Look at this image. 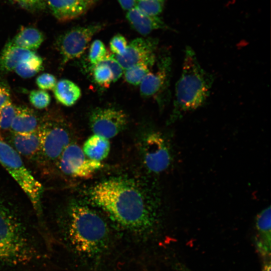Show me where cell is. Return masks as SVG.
<instances>
[{"mask_svg": "<svg viewBox=\"0 0 271 271\" xmlns=\"http://www.w3.org/2000/svg\"><path fill=\"white\" fill-rule=\"evenodd\" d=\"M38 255L34 239L19 210L0 194V264L27 263Z\"/></svg>", "mask_w": 271, "mask_h": 271, "instance_id": "obj_4", "label": "cell"}, {"mask_svg": "<svg viewBox=\"0 0 271 271\" xmlns=\"http://www.w3.org/2000/svg\"><path fill=\"white\" fill-rule=\"evenodd\" d=\"M54 17L66 22L82 15L89 7L84 0H46Z\"/></svg>", "mask_w": 271, "mask_h": 271, "instance_id": "obj_15", "label": "cell"}, {"mask_svg": "<svg viewBox=\"0 0 271 271\" xmlns=\"http://www.w3.org/2000/svg\"><path fill=\"white\" fill-rule=\"evenodd\" d=\"M90 196L113 221L129 232L146 235L154 227V209L144 192L130 179L117 177L103 181L91 189Z\"/></svg>", "mask_w": 271, "mask_h": 271, "instance_id": "obj_1", "label": "cell"}, {"mask_svg": "<svg viewBox=\"0 0 271 271\" xmlns=\"http://www.w3.org/2000/svg\"><path fill=\"white\" fill-rule=\"evenodd\" d=\"M16 109V106L11 101L0 107V140H2L3 134L10 131Z\"/></svg>", "mask_w": 271, "mask_h": 271, "instance_id": "obj_22", "label": "cell"}, {"mask_svg": "<svg viewBox=\"0 0 271 271\" xmlns=\"http://www.w3.org/2000/svg\"><path fill=\"white\" fill-rule=\"evenodd\" d=\"M43 64L42 57L34 52L29 57L21 62L14 71L21 77L31 78L43 69Z\"/></svg>", "mask_w": 271, "mask_h": 271, "instance_id": "obj_21", "label": "cell"}, {"mask_svg": "<svg viewBox=\"0 0 271 271\" xmlns=\"http://www.w3.org/2000/svg\"><path fill=\"white\" fill-rule=\"evenodd\" d=\"M156 61L157 70L154 72L149 71L140 83V93L144 97H154L160 108L163 109L170 98L172 61L170 52L162 51Z\"/></svg>", "mask_w": 271, "mask_h": 271, "instance_id": "obj_7", "label": "cell"}, {"mask_svg": "<svg viewBox=\"0 0 271 271\" xmlns=\"http://www.w3.org/2000/svg\"><path fill=\"white\" fill-rule=\"evenodd\" d=\"M44 40L42 32L33 27H22L8 42L12 46L34 51Z\"/></svg>", "mask_w": 271, "mask_h": 271, "instance_id": "obj_17", "label": "cell"}, {"mask_svg": "<svg viewBox=\"0 0 271 271\" xmlns=\"http://www.w3.org/2000/svg\"><path fill=\"white\" fill-rule=\"evenodd\" d=\"M270 207L268 206L259 212L256 218V227L262 239H270Z\"/></svg>", "mask_w": 271, "mask_h": 271, "instance_id": "obj_24", "label": "cell"}, {"mask_svg": "<svg viewBox=\"0 0 271 271\" xmlns=\"http://www.w3.org/2000/svg\"><path fill=\"white\" fill-rule=\"evenodd\" d=\"M22 8L30 11L42 9L44 6L45 0H10Z\"/></svg>", "mask_w": 271, "mask_h": 271, "instance_id": "obj_32", "label": "cell"}, {"mask_svg": "<svg viewBox=\"0 0 271 271\" xmlns=\"http://www.w3.org/2000/svg\"><path fill=\"white\" fill-rule=\"evenodd\" d=\"M29 98L31 104L39 109L46 108L51 102V96L46 91L41 89L31 91Z\"/></svg>", "mask_w": 271, "mask_h": 271, "instance_id": "obj_28", "label": "cell"}, {"mask_svg": "<svg viewBox=\"0 0 271 271\" xmlns=\"http://www.w3.org/2000/svg\"><path fill=\"white\" fill-rule=\"evenodd\" d=\"M143 157L148 170L155 174L161 173L170 166L171 149L161 133L153 131L147 135L143 143Z\"/></svg>", "mask_w": 271, "mask_h": 271, "instance_id": "obj_10", "label": "cell"}, {"mask_svg": "<svg viewBox=\"0 0 271 271\" xmlns=\"http://www.w3.org/2000/svg\"><path fill=\"white\" fill-rule=\"evenodd\" d=\"M61 227L67 244L83 259L99 260L109 248L110 237L106 222L96 212L81 203H70Z\"/></svg>", "mask_w": 271, "mask_h": 271, "instance_id": "obj_2", "label": "cell"}, {"mask_svg": "<svg viewBox=\"0 0 271 271\" xmlns=\"http://www.w3.org/2000/svg\"><path fill=\"white\" fill-rule=\"evenodd\" d=\"M36 83L41 90H53L56 85L57 80L53 75L45 73L37 77Z\"/></svg>", "mask_w": 271, "mask_h": 271, "instance_id": "obj_30", "label": "cell"}, {"mask_svg": "<svg viewBox=\"0 0 271 271\" xmlns=\"http://www.w3.org/2000/svg\"><path fill=\"white\" fill-rule=\"evenodd\" d=\"M34 52L12 46L8 42L0 53V72L7 73L14 70L21 62Z\"/></svg>", "mask_w": 271, "mask_h": 271, "instance_id": "obj_18", "label": "cell"}, {"mask_svg": "<svg viewBox=\"0 0 271 271\" xmlns=\"http://www.w3.org/2000/svg\"><path fill=\"white\" fill-rule=\"evenodd\" d=\"M150 71V67L145 64H139L125 70L124 78L127 82L133 85L140 84Z\"/></svg>", "mask_w": 271, "mask_h": 271, "instance_id": "obj_26", "label": "cell"}, {"mask_svg": "<svg viewBox=\"0 0 271 271\" xmlns=\"http://www.w3.org/2000/svg\"><path fill=\"white\" fill-rule=\"evenodd\" d=\"M41 118L32 109L25 105L16 106L10 131L16 133H28L37 130Z\"/></svg>", "mask_w": 271, "mask_h": 271, "instance_id": "obj_16", "label": "cell"}, {"mask_svg": "<svg viewBox=\"0 0 271 271\" xmlns=\"http://www.w3.org/2000/svg\"><path fill=\"white\" fill-rule=\"evenodd\" d=\"M126 18L131 27L143 36L158 29H171L161 18L147 15L136 7L127 11Z\"/></svg>", "mask_w": 271, "mask_h": 271, "instance_id": "obj_14", "label": "cell"}, {"mask_svg": "<svg viewBox=\"0 0 271 271\" xmlns=\"http://www.w3.org/2000/svg\"><path fill=\"white\" fill-rule=\"evenodd\" d=\"M110 149V144L108 139L93 134L85 142L82 150L88 158L101 162L108 156Z\"/></svg>", "mask_w": 271, "mask_h": 271, "instance_id": "obj_19", "label": "cell"}, {"mask_svg": "<svg viewBox=\"0 0 271 271\" xmlns=\"http://www.w3.org/2000/svg\"><path fill=\"white\" fill-rule=\"evenodd\" d=\"M100 63L106 64L110 68L113 75V82L116 81L122 76L123 69L114 58L113 55H109Z\"/></svg>", "mask_w": 271, "mask_h": 271, "instance_id": "obj_31", "label": "cell"}, {"mask_svg": "<svg viewBox=\"0 0 271 271\" xmlns=\"http://www.w3.org/2000/svg\"><path fill=\"white\" fill-rule=\"evenodd\" d=\"M0 164L18 184L34 209L42 211L44 188L25 165L21 156L8 143L0 140Z\"/></svg>", "mask_w": 271, "mask_h": 271, "instance_id": "obj_6", "label": "cell"}, {"mask_svg": "<svg viewBox=\"0 0 271 271\" xmlns=\"http://www.w3.org/2000/svg\"><path fill=\"white\" fill-rule=\"evenodd\" d=\"M109 46L111 52L115 55H120L125 52L127 43L125 38L122 35L117 34L111 38Z\"/></svg>", "mask_w": 271, "mask_h": 271, "instance_id": "obj_29", "label": "cell"}, {"mask_svg": "<svg viewBox=\"0 0 271 271\" xmlns=\"http://www.w3.org/2000/svg\"><path fill=\"white\" fill-rule=\"evenodd\" d=\"M104 27V24L100 23L77 26L60 35L56 41L55 46L61 55V66L80 57L92 38Z\"/></svg>", "mask_w": 271, "mask_h": 271, "instance_id": "obj_8", "label": "cell"}, {"mask_svg": "<svg viewBox=\"0 0 271 271\" xmlns=\"http://www.w3.org/2000/svg\"><path fill=\"white\" fill-rule=\"evenodd\" d=\"M92 68L93 78L98 85L107 88L113 82L112 72L107 65L99 63Z\"/></svg>", "mask_w": 271, "mask_h": 271, "instance_id": "obj_23", "label": "cell"}, {"mask_svg": "<svg viewBox=\"0 0 271 271\" xmlns=\"http://www.w3.org/2000/svg\"><path fill=\"white\" fill-rule=\"evenodd\" d=\"M56 165L67 176L83 179L91 177L103 166L101 162L88 158L82 149L73 142L64 150Z\"/></svg>", "mask_w": 271, "mask_h": 271, "instance_id": "obj_9", "label": "cell"}, {"mask_svg": "<svg viewBox=\"0 0 271 271\" xmlns=\"http://www.w3.org/2000/svg\"><path fill=\"white\" fill-rule=\"evenodd\" d=\"M11 90L8 84L4 80H0V107L11 101Z\"/></svg>", "mask_w": 271, "mask_h": 271, "instance_id": "obj_33", "label": "cell"}, {"mask_svg": "<svg viewBox=\"0 0 271 271\" xmlns=\"http://www.w3.org/2000/svg\"><path fill=\"white\" fill-rule=\"evenodd\" d=\"M53 90L56 100L66 106L73 105L81 96L79 87L68 79H61L57 82Z\"/></svg>", "mask_w": 271, "mask_h": 271, "instance_id": "obj_20", "label": "cell"}, {"mask_svg": "<svg viewBox=\"0 0 271 271\" xmlns=\"http://www.w3.org/2000/svg\"><path fill=\"white\" fill-rule=\"evenodd\" d=\"M184 54L168 124L202 106L209 97L214 82L213 76L203 69L191 47H186Z\"/></svg>", "mask_w": 271, "mask_h": 271, "instance_id": "obj_3", "label": "cell"}, {"mask_svg": "<svg viewBox=\"0 0 271 271\" xmlns=\"http://www.w3.org/2000/svg\"><path fill=\"white\" fill-rule=\"evenodd\" d=\"M86 3L90 6L92 4H93L96 0H84Z\"/></svg>", "mask_w": 271, "mask_h": 271, "instance_id": "obj_36", "label": "cell"}, {"mask_svg": "<svg viewBox=\"0 0 271 271\" xmlns=\"http://www.w3.org/2000/svg\"><path fill=\"white\" fill-rule=\"evenodd\" d=\"M7 139L11 146L20 155L27 159L39 161L41 152V141L38 129L28 133L9 131Z\"/></svg>", "mask_w": 271, "mask_h": 271, "instance_id": "obj_13", "label": "cell"}, {"mask_svg": "<svg viewBox=\"0 0 271 271\" xmlns=\"http://www.w3.org/2000/svg\"><path fill=\"white\" fill-rule=\"evenodd\" d=\"M166 0H135L134 7L141 12L158 16L163 11Z\"/></svg>", "mask_w": 271, "mask_h": 271, "instance_id": "obj_25", "label": "cell"}, {"mask_svg": "<svg viewBox=\"0 0 271 271\" xmlns=\"http://www.w3.org/2000/svg\"><path fill=\"white\" fill-rule=\"evenodd\" d=\"M158 43V39L154 38H136L127 44L123 54L113 56L125 70L139 64L151 68L156 62Z\"/></svg>", "mask_w": 271, "mask_h": 271, "instance_id": "obj_12", "label": "cell"}, {"mask_svg": "<svg viewBox=\"0 0 271 271\" xmlns=\"http://www.w3.org/2000/svg\"><path fill=\"white\" fill-rule=\"evenodd\" d=\"M109 55L103 43L99 40H95L90 46L88 53V60L93 67Z\"/></svg>", "mask_w": 271, "mask_h": 271, "instance_id": "obj_27", "label": "cell"}, {"mask_svg": "<svg viewBox=\"0 0 271 271\" xmlns=\"http://www.w3.org/2000/svg\"><path fill=\"white\" fill-rule=\"evenodd\" d=\"M89 122L94 134L109 139L125 129L128 117L124 111L118 108L97 107L91 112Z\"/></svg>", "mask_w": 271, "mask_h": 271, "instance_id": "obj_11", "label": "cell"}, {"mask_svg": "<svg viewBox=\"0 0 271 271\" xmlns=\"http://www.w3.org/2000/svg\"><path fill=\"white\" fill-rule=\"evenodd\" d=\"M264 271H270V265L269 262L264 266Z\"/></svg>", "mask_w": 271, "mask_h": 271, "instance_id": "obj_35", "label": "cell"}, {"mask_svg": "<svg viewBox=\"0 0 271 271\" xmlns=\"http://www.w3.org/2000/svg\"><path fill=\"white\" fill-rule=\"evenodd\" d=\"M41 141L39 162L56 165L66 148L72 143L74 131L69 122L57 113L46 114L38 129Z\"/></svg>", "mask_w": 271, "mask_h": 271, "instance_id": "obj_5", "label": "cell"}, {"mask_svg": "<svg viewBox=\"0 0 271 271\" xmlns=\"http://www.w3.org/2000/svg\"><path fill=\"white\" fill-rule=\"evenodd\" d=\"M121 8L126 11L134 7L135 0H117Z\"/></svg>", "mask_w": 271, "mask_h": 271, "instance_id": "obj_34", "label": "cell"}]
</instances>
